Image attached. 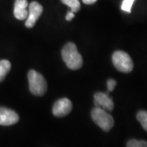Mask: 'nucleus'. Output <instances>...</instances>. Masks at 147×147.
I'll return each mask as SVG.
<instances>
[{
  "label": "nucleus",
  "mask_w": 147,
  "mask_h": 147,
  "mask_svg": "<svg viewBox=\"0 0 147 147\" xmlns=\"http://www.w3.org/2000/svg\"><path fill=\"white\" fill-rule=\"evenodd\" d=\"M61 56L64 62L70 69H79L83 65V57L78 52L76 45L73 42H68L62 49Z\"/></svg>",
  "instance_id": "f257e3e1"
},
{
  "label": "nucleus",
  "mask_w": 147,
  "mask_h": 147,
  "mask_svg": "<svg viewBox=\"0 0 147 147\" xmlns=\"http://www.w3.org/2000/svg\"><path fill=\"white\" fill-rule=\"evenodd\" d=\"M28 2L27 0H16L14 4V16L19 21L26 20L28 16Z\"/></svg>",
  "instance_id": "1a4fd4ad"
},
{
  "label": "nucleus",
  "mask_w": 147,
  "mask_h": 147,
  "mask_svg": "<svg viewBox=\"0 0 147 147\" xmlns=\"http://www.w3.org/2000/svg\"><path fill=\"white\" fill-rule=\"evenodd\" d=\"M117 83L115 79H109L107 81V88L109 92H112L113 90L115 88V86Z\"/></svg>",
  "instance_id": "2eb2a0df"
},
{
  "label": "nucleus",
  "mask_w": 147,
  "mask_h": 147,
  "mask_svg": "<svg viewBox=\"0 0 147 147\" xmlns=\"http://www.w3.org/2000/svg\"><path fill=\"white\" fill-rule=\"evenodd\" d=\"M11 63L7 60H1L0 61V82L5 79L7 74L10 71Z\"/></svg>",
  "instance_id": "9d476101"
},
{
  "label": "nucleus",
  "mask_w": 147,
  "mask_h": 147,
  "mask_svg": "<svg viewBox=\"0 0 147 147\" xmlns=\"http://www.w3.org/2000/svg\"><path fill=\"white\" fill-rule=\"evenodd\" d=\"M61 3L70 7L73 12H77L80 10V3L79 0H61Z\"/></svg>",
  "instance_id": "9b49d317"
},
{
  "label": "nucleus",
  "mask_w": 147,
  "mask_h": 147,
  "mask_svg": "<svg viewBox=\"0 0 147 147\" xmlns=\"http://www.w3.org/2000/svg\"><path fill=\"white\" fill-rule=\"evenodd\" d=\"M72 110V103L68 98H62L57 100L53 107V114L56 117L61 118L66 116Z\"/></svg>",
  "instance_id": "423d86ee"
},
{
  "label": "nucleus",
  "mask_w": 147,
  "mask_h": 147,
  "mask_svg": "<svg viewBox=\"0 0 147 147\" xmlns=\"http://www.w3.org/2000/svg\"><path fill=\"white\" fill-rule=\"evenodd\" d=\"M127 147H147V142L138 141V140H130L127 143Z\"/></svg>",
  "instance_id": "ddd939ff"
},
{
  "label": "nucleus",
  "mask_w": 147,
  "mask_h": 147,
  "mask_svg": "<svg viewBox=\"0 0 147 147\" xmlns=\"http://www.w3.org/2000/svg\"><path fill=\"white\" fill-rule=\"evenodd\" d=\"M91 115L96 124L100 127L103 131H109L114 127L115 121L113 117L107 111L101 108L95 107L92 110Z\"/></svg>",
  "instance_id": "7ed1b4c3"
},
{
  "label": "nucleus",
  "mask_w": 147,
  "mask_h": 147,
  "mask_svg": "<svg viewBox=\"0 0 147 147\" xmlns=\"http://www.w3.org/2000/svg\"><path fill=\"white\" fill-rule=\"evenodd\" d=\"M19 121V116L14 110L0 107V125L11 126Z\"/></svg>",
  "instance_id": "6e6552de"
},
{
  "label": "nucleus",
  "mask_w": 147,
  "mask_h": 147,
  "mask_svg": "<svg viewBox=\"0 0 147 147\" xmlns=\"http://www.w3.org/2000/svg\"><path fill=\"white\" fill-rule=\"evenodd\" d=\"M95 107H99L107 112H110L114 110V101L110 97L108 93L96 92L94 94Z\"/></svg>",
  "instance_id": "0eeeda50"
},
{
  "label": "nucleus",
  "mask_w": 147,
  "mask_h": 147,
  "mask_svg": "<svg viewBox=\"0 0 147 147\" xmlns=\"http://www.w3.org/2000/svg\"><path fill=\"white\" fill-rule=\"evenodd\" d=\"M137 119L142 124L144 130L147 131V111L146 110L139 111L137 115Z\"/></svg>",
  "instance_id": "f8f14e48"
},
{
  "label": "nucleus",
  "mask_w": 147,
  "mask_h": 147,
  "mask_svg": "<svg viewBox=\"0 0 147 147\" xmlns=\"http://www.w3.org/2000/svg\"><path fill=\"white\" fill-rule=\"evenodd\" d=\"M29 87L31 93L34 96H43L47 91V82L41 74L34 69L28 73Z\"/></svg>",
  "instance_id": "f03ea898"
},
{
  "label": "nucleus",
  "mask_w": 147,
  "mask_h": 147,
  "mask_svg": "<svg viewBox=\"0 0 147 147\" xmlns=\"http://www.w3.org/2000/svg\"><path fill=\"white\" fill-rule=\"evenodd\" d=\"M74 17V12H73L72 11H69L68 13H67V15L65 16V19H66V21H71Z\"/></svg>",
  "instance_id": "dca6fc26"
},
{
  "label": "nucleus",
  "mask_w": 147,
  "mask_h": 147,
  "mask_svg": "<svg viewBox=\"0 0 147 147\" xmlns=\"http://www.w3.org/2000/svg\"><path fill=\"white\" fill-rule=\"evenodd\" d=\"M113 64L119 71L130 73L133 69V61L130 56L123 51H116L112 56Z\"/></svg>",
  "instance_id": "20e7f679"
},
{
  "label": "nucleus",
  "mask_w": 147,
  "mask_h": 147,
  "mask_svg": "<svg viewBox=\"0 0 147 147\" xmlns=\"http://www.w3.org/2000/svg\"><path fill=\"white\" fill-rule=\"evenodd\" d=\"M97 0H83V3H85V4H93L96 2Z\"/></svg>",
  "instance_id": "f3484780"
},
{
  "label": "nucleus",
  "mask_w": 147,
  "mask_h": 147,
  "mask_svg": "<svg viewBox=\"0 0 147 147\" xmlns=\"http://www.w3.org/2000/svg\"><path fill=\"white\" fill-rule=\"evenodd\" d=\"M135 0H123L121 5V9L127 13H130L131 11V7Z\"/></svg>",
  "instance_id": "4468645a"
},
{
  "label": "nucleus",
  "mask_w": 147,
  "mask_h": 147,
  "mask_svg": "<svg viewBox=\"0 0 147 147\" xmlns=\"http://www.w3.org/2000/svg\"><path fill=\"white\" fill-rule=\"evenodd\" d=\"M42 13V7L38 2H32L29 5L28 16L26 21V26L32 28L34 26L36 21Z\"/></svg>",
  "instance_id": "39448f33"
}]
</instances>
